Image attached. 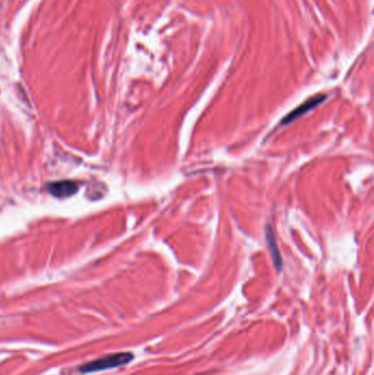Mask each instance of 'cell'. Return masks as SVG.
Wrapping results in <instances>:
<instances>
[{
	"label": "cell",
	"instance_id": "obj_1",
	"mask_svg": "<svg viewBox=\"0 0 374 375\" xmlns=\"http://www.w3.org/2000/svg\"><path fill=\"white\" fill-rule=\"evenodd\" d=\"M133 360V354L131 352H120L109 354L97 360H94L92 362H88L80 367V371L83 373H93V372H100L104 370L114 369L124 364H128Z\"/></svg>",
	"mask_w": 374,
	"mask_h": 375
},
{
	"label": "cell",
	"instance_id": "obj_2",
	"mask_svg": "<svg viewBox=\"0 0 374 375\" xmlns=\"http://www.w3.org/2000/svg\"><path fill=\"white\" fill-rule=\"evenodd\" d=\"M47 190L50 194L56 197H68L77 193L78 185L74 181L63 180L49 184Z\"/></svg>",
	"mask_w": 374,
	"mask_h": 375
},
{
	"label": "cell",
	"instance_id": "obj_3",
	"mask_svg": "<svg viewBox=\"0 0 374 375\" xmlns=\"http://www.w3.org/2000/svg\"><path fill=\"white\" fill-rule=\"evenodd\" d=\"M325 99H326V95H318V97L307 100L305 103H303L300 106H297V108L295 110H293L291 113H289L286 116H284V119L282 120V124L285 125V124L291 123L292 121H294L295 119L300 118V116H302L303 114H305L310 110L316 108V106L318 104H321Z\"/></svg>",
	"mask_w": 374,
	"mask_h": 375
},
{
	"label": "cell",
	"instance_id": "obj_4",
	"mask_svg": "<svg viewBox=\"0 0 374 375\" xmlns=\"http://www.w3.org/2000/svg\"><path fill=\"white\" fill-rule=\"evenodd\" d=\"M266 236H267L268 245H269V249H270V252H271L272 260H274L275 266L277 267V269L280 271L281 268H282V265H283L282 258H281L280 252H279V249H278L275 234H274V232H272L271 227L269 225H268L267 229H266Z\"/></svg>",
	"mask_w": 374,
	"mask_h": 375
}]
</instances>
